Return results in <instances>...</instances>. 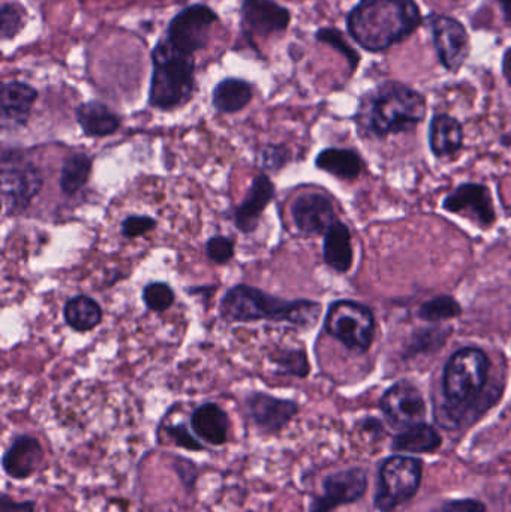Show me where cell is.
<instances>
[{
    "label": "cell",
    "mask_w": 511,
    "mask_h": 512,
    "mask_svg": "<svg viewBox=\"0 0 511 512\" xmlns=\"http://www.w3.org/2000/svg\"><path fill=\"white\" fill-rule=\"evenodd\" d=\"M324 328L333 339L353 351L365 352L375 336V319L371 310L356 301H336L327 312Z\"/></svg>",
    "instance_id": "cell-7"
},
{
    "label": "cell",
    "mask_w": 511,
    "mask_h": 512,
    "mask_svg": "<svg viewBox=\"0 0 511 512\" xmlns=\"http://www.w3.org/2000/svg\"><path fill=\"white\" fill-rule=\"evenodd\" d=\"M432 35L441 62L450 71H456L467 59L470 39L464 26L449 17H435L431 21Z\"/></svg>",
    "instance_id": "cell-15"
},
{
    "label": "cell",
    "mask_w": 511,
    "mask_h": 512,
    "mask_svg": "<svg viewBox=\"0 0 511 512\" xmlns=\"http://www.w3.org/2000/svg\"><path fill=\"white\" fill-rule=\"evenodd\" d=\"M422 462L414 457L396 456L384 463L380 472L377 507L393 511L410 501L422 483Z\"/></svg>",
    "instance_id": "cell-8"
},
{
    "label": "cell",
    "mask_w": 511,
    "mask_h": 512,
    "mask_svg": "<svg viewBox=\"0 0 511 512\" xmlns=\"http://www.w3.org/2000/svg\"><path fill=\"white\" fill-rule=\"evenodd\" d=\"M156 227V221L150 216H129L122 222L120 233L126 239H137L150 233Z\"/></svg>",
    "instance_id": "cell-36"
},
{
    "label": "cell",
    "mask_w": 511,
    "mask_h": 512,
    "mask_svg": "<svg viewBox=\"0 0 511 512\" xmlns=\"http://www.w3.org/2000/svg\"><path fill=\"white\" fill-rule=\"evenodd\" d=\"M143 298L150 310L162 313L173 306L176 295L167 283L153 282L143 289Z\"/></svg>",
    "instance_id": "cell-31"
},
{
    "label": "cell",
    "mask_w": 511,
    "mask_h": 512,
    "mask_svg": "<svg viewBox=\"0 0 511 512\" xmlns=\"http://www.w3.org/2000/svg\"><path fill=\"white\" fill-rule=\"evenodd\" d=\"M219 310L227 322H285L299 328L314 327L321 315L317 301L284 300L243 283L228 289Z\"/></svg>",
    "instance_id": "cell-1"
},
{
    "label": "cell",
    "mask_w": 511,
    "mask_h": 512,
    "mask_svg": "<svg viewBox=\"0 0 511 512\" xmlns=\"http://www.w3.org/2000/svg\"><path fill=\"white\" fill-rule=\"evenodd\" d=\"M507 20L511 21V0H498Z\"/></svg>",
    "instance_id": "cell-41"
},
{
    "label": "cell",
    "mask_w": 511,
    "mask_h": 512,
    "mask_svg": "<svg viewBox=\"0 0 511 512\" xmlns=\"http://www.w3.org/2000/svg\"><path fill=\"white\" fill-rule=\"evenodd\" d=\"M290 161V152L282 146H267L258 155V162L264 170L278 171Z\"/></svg>",
    "instance_id": "cell-35"
},
{
    "label": "cell",
    "mask_w": 511,
    "mask_h": 512,
    "mask_svg": "<svg viewBox=\"0 0 511 512\" xmlns=\"http://www.w3.org/2000/svg\"><path fill=\"white\" fill-rule=\"evenodd\" d=\"M422 95L398 83H386L363 98L357 113L360 131L384 138L416 128L425 119Z\"/></svg>",
    "instance_id": "cell-2"
},
{
    "label": "cell",
    "mask_w": 511,
    "mask_h": 512,
    "mask_svg": "<svg viewBox=\"0 0 511 512\" xmlns=\"http://www.w3.org/2000/svg\"><path fill=\"white\" fill-rule=\"evenodd\" d=\"M173 468L177 475H179L180 480L185 484L186 489H194L195 483L198 480V469L195 463H192L191 460L183 459V457H176Z\"/></svg>",
    "instance_id": "cell-37"
},
{
    "label": "cell",
    "mask_w": 511,
    "mask_h": 512,
    "mask_svg": "<svg viewBox=\"0 0 511 512\" xmlns=\"http://www.w3.org/2000/svg\"><path fill=\"white\" fill-rule=\"evenodd\" d=\"M504 75H506L507 80L511 84V48L506 53V57H504Z\"/></svg>",
    "instance_id": "cell-40"
},
{
    "label": "cell",
    "mask_w": 511,
    "mask_h": 512,
    "mask_svg": "<svg viewBox=\"0 0 511 512\" xmlns=\"http://www.w3.org/2000/svg\"><path fill=\"white\" fill-rule=\"evenodd\" d=\"M444 210L476 219L482 225H491L495 221L494 203L488 188L477 183H465L444 200Z\"/></svg>",
    "instance_id": "cell-17"
},
{
    "label": "cell",
    "mask_w": 511,
    "mask_h": 512,
    "mask_svg": "<svg viewBox=\"0 0 511 512\" xmlns=\"http://www.w3.org/2000/svg\"><path fill=\"white\" fill-rule=\"evenodd\" d=\"M489 373V360L485 352L476 348H465L456 352L444 372L443 388L447 400L461 406L476 399Z\"/></svg>",
    "instance_id": "cell-5"
},
{
    "label": "cell",
    "mask_w": 511,
    "mask_h": 512,
    "mask_svg": "<svg viewBox=\"0 0 511 512\" xmlns=\"http://www.w3.org/2000/svg\"><path fill=\"white\" fill-rule=\"evenodd\" d=\"M206 255L209 256L210 261L218 265L227 264L233 259L234 256V243L227 237L216 236L212 237L206 243Z\"/></svg>",
    "instance_id": "cell-33"
},
{
    "label": "cell",
    "mask_w": 511,
    "mask_h": 512,
    "mask_svg": "<svg viewBox=\"0 0 511 512\" xmlns=\"http://www.w3.org/2000/svg\"><path fill=\"white\" fill-rule=\"evenodd\" d=\"M66 324L75 331H90L102 321V309L93 298L77 295L66 301L63 309Z\"/></svg>",
    "instance_id": "cell-26"
},
{
    "label": "cell",
    "mask_w": 511,
    "mask_h": 512,
    "mask_svg": "<svg viewBox=\"0 0 511 512\" xmlns=\"http://www.w3.org/2000/svg\"><path fill=\"white\" fill-rule=\"evenodd\" d=\"M324 261L338 273H347L353 265V246L347 225L336 221L324 237Z\"/></svg>",
    "instance_id": "cell-23"
},
{
    "label": "cell",
    "mask_w": 511,
    "mask_h": 512,
    "mask_svg": "<svg viewBox=\"0 0 511 512\" xmlns=\"http://www.w3.org/2000/svg\"><path fill=\"white\" fill-rule=\"evenodd\" d=\"M92 159L86 153H74L63 161L59 185L65 195H75L89 182Z\"/></svg>",
    "instance_id": "cell-28"
},
{
    "label": "cell",
    "mask_w": 511,
    "mask_h": 512,
    "mask_svg": "<svg viewBox=\"0 0 511 512\" xmlns=\"http://www.w3.org/2000/svg\"><path fill=\"white\" fill-rule=\"evenodd\" d=\"M0 177H2L3 207L6 215L9 216L23 213L44 185L41 170L14 150L3 152Z\"/></svg>",
    "instance_id": "cell-6"
},
{
    "label": "cell",
    "mask_w": 511,
    "mask_h": 512,
    "mask_svg": "<svg viewBox=\"0 0 511 512\" xmlns=\"http://www.w3.org/2000/svg\"><path fill=\"white\" fill-rule=\"evenodd\" d=\"M441 512H486L485 505L479 501H455L447 504Z\"/></svg>",
    "instance_id": "cell-39"
},
{
    "label": "cell",
    "mask_w": 511,
    "mask_h": 512,
    "mask_svg": "<svg viewBox=\"0 0 511 512\" xmlns=\"http://www.w3.org/2000/svg\"><path fill=\"white\" fill-rule=\"evenodd\" d=\"M291 216L294 225L305 236L326 234L335 224L332 200L323 194H303L293 201Z\"/></svg>",
    "instance_id": "cell-13"
},
{
    "label": "cell",
    "mask_w": 511,
    "mask_h": 512,
    "mask_svg": "<svg viewBox=\"0 0 511 512\" xmlns=\"http://www.w3.org/2000/svg\"><path fill=\"white\" fill-rule=\"evenodd\" d=\"M165 433H167L168 439H171L173 444L182 448V450L192 451V453H200V451L206 450L203 442L195 436V433L186 424L179 423L168 426Z\"/></svg>",
    "instance_id": "cell-32"
},
{
    "label": "cell",
    "mask_w": 511,
    "mask_h": 512,
    "mask_svg": "<svg viewBox=\"0 0 511 512\" xmlns=\"http://www.w3.org/2000/svg\"><path fill=\"white\" fill-rule=\"evenodd\" d=\"M462 309L459 306L458 301L455 298L443 297L434 298V300L426 301L422 307H420V318L426 319V321H444V319L456 318L461 315Z\"/></svg>",
    "instance_id": "cell-30"
},
{
    "label": "cell",
    "mask_w": 511,
    "mask_h": 512,
    "mask_svg": "<svg viewBox=\"0 0 511 512\" xmlns=\"http://www.w3.org/2000/svg\"><path fill=\"white\" fill-rule=\"evenodd\" d=\"M24 24V11L14 3H5L2 8V36L3 39L12 38L20 32Z\"/></svg>",
    "instance_id": "cell-34"
},
{
    "label": "cell",
    "mask_w": 511,
    "mask_h": 512,
    "mask_svg": "<svg viewBox=\"0 0 511 512\" xmlns=\"http://www.w3.org/2000/svg\"><path fill=\"white\" fill-rule=\"evenodd\" d=\"M440 444V435L428 424L420 423L396 436L393 448L402 453H432Z\"/></svg>",
    "instance_id": "cell-27"
},
{
    "label": "cell",
    "mask_w": 511,
    "mask_h": 512,
    "mask_svg": "<svg viewBox=\"0 0 511 512\" xmlns=\"http://www.w3.org/2000/svg\"><path fill=\"white\" fill-rule=\"evenodd\" d=\"M38 92L29 84L9 81L2 87L3 129L21 128L29 120Z\"/></svg>",
    "instance_id": "cell-20"
},
{
    "label": "cell",
    "mask_w": 511,
    "mask_h": 512,
    "mask_svg": "<svg viewBox=\"0 0 511 512\" xmlns=\"http://www.w3.org/2000/svg\"><path fill=\"white\" fill-rule=\"evenodd\" d=\"M320 170L332 174L342 180H354L362 173V159L353 150L326 149L317 156L315 161Z\"/></svg>",
    "instance_id": "cell-24"
},
{
    "label": "cell",
    "mask_w": 511,
    "mask_h": 512,
    "mask_svg": "<svg viewBox=\"0 0 511 512\" xmlns=\"http://www.w3.org/2000/svg\"><path fill=\"white\" fill-rule=\"evenodd\" d=\"M0 512H36L35 501H15L11 496L0 495Z\"/></svg>",
    "instance_id": "cell-38"
},
{
    "label": "cell",
    "mask_w": 511,
    "mask_h": 512,
    "mask_svg": "<svg viewBox=\"0 0 511 512\" xmlns=\"http://www.w3.org/2000/svg\"><path fill=\"white\" fill-rule=\"evenodd\" d=\"M252 99V86L237 78L221 81L213 90V107L219 113H237L243 110Z\"/></svg>",
    "instance_id": "cell-25"
},
{
    "label": "cell",
    "mask_w": 511,
    "mask_h": 512,
    "mask_svg": "<svg viewBox=\"0 0 511 512\" xmlns=\"http://www.w3.org/2000/svg\"><path fill=\"white\" fill-rule=\"evenodd\" d=\"M218 15L206 5H192L177 14L168 27L167 41L180 53L192 56L206 47Z\"/></svg>",
    "instance_id": "cell-9"
},
{
    "label": "cell",
    "mask_w": 511,
    "mask_h": 512,
    "mask_svg": "<svg viewBox=\"0 0 511 512\" xmlns=\"http://www.w3.org/2000/svg\"><path fill=\"white\" fill-rule=\"evenodd\" d=\"M278 375L306 378L311 372L308 355L303 349H282L270 357Z\"/></svg>",
    "instance_id": "cell-29"
},
{
    "label": "cell",
    "mask_w": 511,
    "mask_h": 512,
    "mask_svg": "<svg viewBox=\"0 0 511 512\" xmlns=\"http://www.w3.org/2000/svg\"><path fill=\"white\" fill-rule=\"evenodd\" d=\"M419 23L413 0H362L348 17V30L366 50L378 51L407 38Z\"/></svg>",
    "instance_id": "cell-3"
},
{
    "label": "cell",
    "mask_w": 511,
    "mask_h": 512,
    "mask_svg": "<svg viewBox=\"0 0 511 512\" xmlns=\"http://www.w3.org/2000/svg\"><path fill=\"white\" fill-rule=\"evenodd\" d=\"M275 197V185L266 174H260L252 180L248 195L234 210V224L243 234L257 230L261 215Z\"/></svg>",
    "instance_id": "cell-18"
},
{
    "label": "cell",
    "mask_w": 511,
    "mask_h": 512,
    "mask_svg": "<svg viewBox=\"0 0 511 512\" xmlns=\"http://www.w3.org/2000/svg\"><path fill=\"white\" fill-rule=\"evenodd\" d=\"M194 59L180 53L167 39L153 50V74L149 102L159 110H174L194 95Z\"/></svg>",
    "instance_id": "cell-4"
},
{
    "label": "cell",
    "mask_w": 511,
    "mask_h": 512,
    "mask_svg": "<svg viewBox=\"0 0 511 512\" xmlns=\"http://www.w3.org/2000/svg\"><path fill=\"white\" fill-rule=\"evenodd\" d=\"M44 448L32 435H15L2 457V468L6 477L15 481L32 477L44 462Z\"/></svg>",
    "instance_id": "cell-14"
},
{
    "label": "cell",
    "mask_w": 511,
    "mask_h": 512,
    "mask_svg": "<svg viewBox=\"0 0 511 512\" xmlns=\"http://www.w3.org/2000/svg\"><path fill=\"white\" fill-rule=\"evenodd\" d=\"M368 478L362 469H348L329 475L323 481V495L315 496L309 512H333L342 505L353 504L365 495Z\"/></svg>",
    "instance_id": "cell-10"
},
{
    "label": "cell",
    "mask_w": 511,
    "mask_h": 512,
    "mask_svg": "<svg viewBox=\"0 0 511 512\" xmlns=\"http://www.w3.org/2000/svg\"><path fill=\"white\" fill-rule=\"evenodd\" d=\"M381 409L395 426L405 429L422 423L426 414L422 394L407 381L398 382L386 391L381 399Z\"/></svg>",
    "instance_id": "cell-12"
},
{
    "label": "cell",
    "mask_w": 511,
    "mask_h": 512,
    "mask_svg": "<svg viewBox=\"0 0 511 512\" xmlns=\"http://www.w3.org/2000/svg\"><path fill=\"white\" fill-rule=\"evenodd\" d=\"M189 424L195 436L210 447H222L228 442L230 417L216 403L207 402L195 408Z\"/></svg>",
    "instance_id": "cell-19"
},
{
    "label": "cell",
    "mask_w": 511,
    "mask_h": 512,
    "mask_svg": "<svg viewBox=\"0 0 511 512\" xmlns=\"http://www.w3.org/2000/svg\"><path fill=\"white\" fill-rule=\"evenodd\" d=\"M290 23V12L275 0H243L242 26L246 35L269 36L284 32Z\"/></svg>",
    "instance_id": "cell-16"
},
{
    "label": "cell",
    "mask_w": 511,
    "mask_h": 512,
    "mask_svg": "<svg viewBox=\"0 0 511 512\" xmlns=\"http://www.w3.org/2000/svg\"><path fill=\"white\" fill-rule=\"evenodd\" d=\"M78 125L87 137H108L120 128V119L101 102H86L75 111Z\"/></svg>",
    "instance_id": "cell-21"
},
{
    "label": "cell",
    "mask_w": 511,
    "mask_h": 512,
    "mask_svg": "<svg viewBox=\"0 0 511 512\" xmlns=\"http://www.w3.org/2000/svg\"><path fill=\"white\" fill-rule=\"evenodd\" d=\"M245 406L252 423L266 435L281 433L299 414V405L293 400L279 399L261 391L249 394Z\"/></svg>",
    "instance_id": "cell-11"
},
{
    "label": "cell",
    "mask_w": 511,
    "mask_h": 512,
    "mask_svg": "<svg viewBox=\"0 0 511 512\" xmlns=\"http://www.w3.org/2000/svg\"><path fill=\"white\" fill-rule=\"evenodd\" d=\"M429 143H431L432 152L438 158L455 155L464 143L462 126L459 125L458 120L446 114L435 116L429 129Z\"/></svg>",
    "instance_id": "cell-22"
}]
</instances>
